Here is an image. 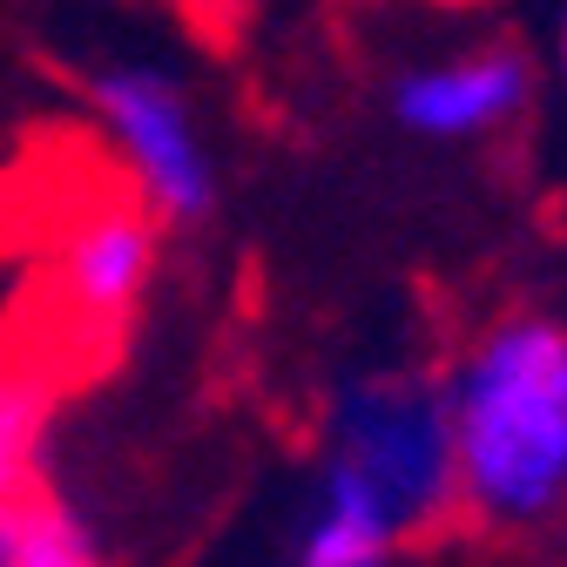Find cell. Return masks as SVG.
Returning a JSON list of instances; mask_svg holds the SVG:
<instances>
[{"mask_svg":"<svg viewBox=\"0 0 567 567\" xmlns=\"http://www.w3.org/2000/svg\"><path fill=\"white\" fill-rule=\"evenodd\" d=\"M460 514L493 534H534L567 514V324L514 311L446 372Z\"/></svg>","mask_w":567,"mask_h":567,"instance_id":"6da1fadb","label":"cell"},{"mask_svg":"<svg viewBox=\"0 0 567 567\" xmlns=\"http://www.w3.org/2000/svg\"><path fill=\"white\" fill-rule=\"evenodd\" d=\"M324 460L359 480L405 540L446 527L460 514L446 372L433 365L344 372L324 405Z\"/></svg>","mask_w":567,"mask_h":567,"instance_id":"7a4b0ae2","label":"cell"},{"mask_svg":"<svg viewBox=\"0 0 567 567\" xmlns=\"http://www.w3.org/2000/svg\"><path fill=\"white\" fill-rule=\"evenodd\" d=\"M156 230L163 224L150 217V203L122 189H95L68 209L34 270V311L48 318V351L61 344L82 359H109V344L150 298L163 250Z\"/></svg>","mask_w":567,"mask_h":567,"instance_id":"3957f363","label":"cell"},{"mask_svg":"<svg viewBox=\"0 0 567 567\" xmlns=\"http://www.w3.org/2000/svg\"><path fill=\"white\" fill-rule=\"evenodd\" d=\"M89 102H95V122L115 142V156H122L135 196L150 203L156 224L189 230L217 209V163L203 150L176 75L142 68V61H109L89 75Z\"/></svg>","mask_w":567,"mask_h":567,"instance_id":"277c9868","label":"cell"},{"mask_svg":"<svg viewBox=\"0 0 567 567\" xmlns=\"http://www.w3.org/2000/svg\"><path fill=\"white\" fill-rule=\"evenodd\" d=\"M534 102V61L520 48H473L392 82V122L419 142H473L520 122Z\"/></svg>","mask_w":567,"mask_h":567,"instance_id":"5b68a950","label":"cell"},{"mask_svg":"<svg viewBox=\"0 0 567 567\" xmlns=\"http://www.w3.org/2000/svg\"><path fill=\"white\" fill-rule=\"evenodd\" d=\"M399 547H405V534L392 527V514L344 466L324 460L318 486H311V507H305V527H298V560L291 567H392Z\"/></svg>","mask_w":567,"mask_h":567,"instance_id":"8992f818","label":"cell"},{"mask_svg":"<svg viewBox=\"0 0 567 567\" xmlns=\"http://www.w3.org/2000/svg\"><path fill=\"white\" fill-rule=\"evenodd\" d=\"M48 440H54V379L8 365L0 372V493L8 501L48 493Z\"/></svg>","mask_w":567,"mask_h":567,"instance_id":"52a82bcc","label":"cell"},{"mask_svg":"<svg viewBox=\"0 0 567 567\" xmlns=\"http://www.w3.org/2000/svg\"><path fill=\"white\" fill-rule=\"evenodd\" d=\"M21 567H102V547L89 520L61 501V493H34L21 501Z\"/></svg>","mask_w":567,"mask_h":567,"instance_id":"ba28073f","label":"cell"},{"mask_svg":"<svg viewBox=\"0 0 567 567\" xmlns=\"http://www.w3.org/2000/svg\"><path fill=\"white\" fill-rule=\"evenodd\" d=\"M0 567H21V501L0 493Z\"/></svg>","mask_w":567,"mask_h":567,"instance_id":"9c48e42d","label":"cell"},{"mask_svg":"<svg viewBox=\"0 0 567 567\" xmlns=\"http://www.w3.org/2000/svg\"><path fill=\"white\" fill-rule=\"evenodd\" d=\"M554 68H560V82H567V0H560V28H554Z\"/></svg>","mask_w":567,"mask_h":567,"instance_id":"30bf717a","label":"cell"},{"mask_svg":"<svg viewBox=\"0 0 567 567\" xmlns=\"http://www.w3.org/2000/svg\"><path fill=\"white\" fill-rule=\"evenodd\" d=\"M0 217H8V189H0Z\"/></svg>","mask_w":567,"mask_h":567,"instance_id":"8fae6325","label":"cell"}]
</instances>
